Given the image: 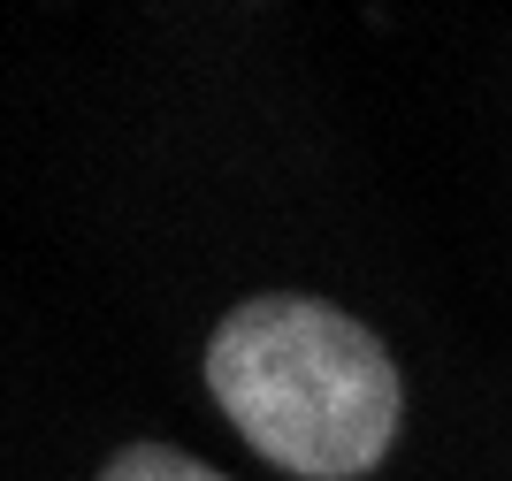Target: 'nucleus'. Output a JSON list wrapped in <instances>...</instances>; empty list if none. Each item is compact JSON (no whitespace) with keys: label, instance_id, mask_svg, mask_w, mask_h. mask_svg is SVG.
I'll return each instance as SVG.
<instances>
[{"label":"nucleus","instance_id":"obj_1","mask_svg":"<svg viewBox=\"0 0 512 481\" xmlns=\"http://www.w3.org/2000/svg\"><path fill=\"white\" fill-rule=\"evenodd\" d=\"M199 390L260 466L375 481L406 443V367L367 314L321 291H253L207 329Z\"/></svg>","mask_w":512,"mask_h":481},{"label":"nucleus","instance_id":"obj_2","mask_svg":"<svg viewBox=\"0 0 512 481\" xmlns=\"http://www.w3.org/2000/svg\"><path fill=\"white\" fill-rule=\"evenodd\" d=\"M92 481H237V474H222L199 451H176V443H123V451L100 459Z\"/></svg>","mask_w":512,"mask_h":481}]
</instances>
